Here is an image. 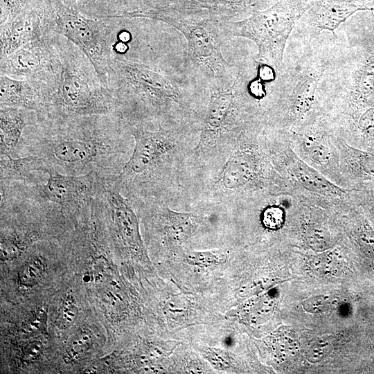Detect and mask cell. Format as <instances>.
Instances as JSON below:
<instances>
[{
	"mask_svg": "<svg viewBox=\"0 0 374 374\" xmlns=\"http://www.w3.org/2000/svg\"><path fill=\"white\" fill-rule=\"evenodd\" d=\"M127 134L125 123L114 114L39 118L26 128L11 155L37 156L67 175L95 172L113 178L125 163Z\"/></svg>",
	"mask_w": 374,
	"mask_h": 374,
	"instance_id": "6da1fadb",
	"label": "cell"
},
{
	"mask_svg": "<svg viewBox=\"0 0 374 374\" xmlns=\"http://www.w3.org/2000/svg\"><path fill=\"white\" fill-rule=\"evenodd\" d=\"M58 68L49 84L46 114L38 118H61L115 112V98L87 55L64 37L55 33Z\"/></svg>",
	"mask_w": 374,
	"mask_h": 374,
	"instance_id": "7a4b0ae2",
	"label": "cell"
},
{
	"mask_svg": "<svg viewBox=\"0 0 374 374\" xmlns=\"http://www.w3.org/2000/svg\"><path fill=\"white\" fill-rule=\"evenodd\" d=\"M105 82L115 98L114 114L127 125H144L180 103L169 80L143 63L114 57Z\"/></svg>",
	"mask_w": 374,
	"mask_h": 374,
	"instance_id": "3957f363",
	"label": "cell"
},
{
	"mask_svg": "<svg viewBox=\"0 0 374 374\" xmlns=\"http://www.w3.org/2000/svg\"><path fill=\"white\" fill-rule=\"evenodd\" d=\"M136 17L159 20L180 31L187 40L191 62L207 80L208 85L228 87L234 81L238 72L222 55L221 46L226 39L219 23L211 20L190 23L154 8L129 12L123 16V18Z\"/></svg>",
	"mask_w": 374,
	"mask_h": 374,
	"instance_id": "277c9868",
	"label": "cell"
},
{
	"mask_svg": "<svg viewBox=\"0 0 374 374\" xmlns=\"http://www.w3.org/2000/svg\"><path fill=\"white\" fill-rule=\"evenodd\" d=\"M311 6L299 0H281L263 12L238 22L219 23L226 37H245L256 44L260 62L278 71L283 59L287 40L296 21Z\"/></svg>",
	"mask_w": 374,
	"mask_h": 374,
	"instance_id": "5b68a950",
	"label": "cell"
},
{
	"mask_svg": "<svg viewBox=\"0 0 374 374\" xmlns=\"http://www.w3.org/2000/svg\"><path fill=\"white\" fill-rule=\"evenodd\" d=\"M247 84L240 69L229 86L208 85L210 100L195 148L197 152L206 150L229 133L236 131L244 134L256 132L259 125L258 120L256 116L246 112L252 101L257 100L249 94Z\"/></svg>",
	"mask_w": 374,
	"mask_h": 374,
	"instance_id": "8992f818",
	"label": "cell"
},
{
	"mask_svg": "<svg viewBox=\"0 0 374 374\" xmlns=\"http://www.w3.org/2000/svg\"><path fill=\"white\" fill-rule=\"evenodd\" d=\"M53 16L52 31L64 37L89 59L105 82L114 59L117 18H89L60 0H51Z\"/></svg>",
	"mask_w": 374,
	"mask_h": 374,
	"instance_id": "52a82bcc",
	"label": "cell"
},
{
	"mask_svg": "<svg viewBox=\"0 0 374 374\" xmlns=\"http://www.w3.org/2000/svg\"><path fill=\"white\" fill-rule=\"evenodd\" d=\"M46 181L0 182L26 198L51 205L64 214L78 215L100 193L105 178L97 173L67 175L48 167Z\"/></svg>",
	"mask_w": 374,
	"mask_h": 374,
	"instance_id": "ba28073f",
	"label": "cell"
},
{
	"mask_svg": "<svg viewBox=\"0 0 374 374\" xmlns=\"http://www.w3.org/2000/svg\"><path fill=\"white\" fill-rule=\"evenodd\" d=\"M263 147L256 134L243 138L227 159L217 182L230 190H265L286 184Z\"/></svg>",
	"mask_w": 374,
	"mask_h": 374,
	"instance_id": "9c48e42d",
	"label": "cell"
},
{
	"mask_svg": "<svg viewBox=\"0 0 374 374\" xmlns=\"http://www.w3.org/2000/svg\"><path fill=\"white\" fill-rule=\"evenodd\" d=\"M298 156L335 184L348 190L341 174L335 133L319 114L292 130H285Z\"/></svg>",
	"mask_w": 374,
	"mask_h": 374,
	"instance_id": "30bf717a",
	"label": "cell"
},
{
	"mask_svg": "<svg viewBox=\"0 0 374 374\" xmlns=\"http://www.w3.org/2000/svg\"><path fill=\"white\" fill-rule=\"evenodd\" d=\"M266 151L277 171L291 184L327 197H344L348 190L328 179L292 149L285 130H279Z\"/></svg>",
	"mask_w": 374,
	"mask_h": 374,
	"instance_id": "8fae6325",
	"label": "cell"
},
{
	"mask_svg": "<svg viewBox=\"0 0 374 374\" xmlns=\"http://www.w3.org/2000/svg\"><path fill=\"white\" fill-rule=\"evenodd\" d=\"M126 126L134 139V146L130 157L116 177L121 188L158 167L175 146L171 132L161 123L156 131H149L142 124Z\"/></svg>",
	"mask_w": 374,
	"mask_h": 374,
	"instance_id": "7c38bea8",
	"label": "cell"
},
{
	"mask_svg": "<svg viewBox=\"0 0 374 374\" xmlns=\"http://www.w3.org/2000/svg\"><path fill=\"white\" fill-rule=\"evenodd\" d=\"M54 34L50 32L1 57L0 74L50 83L58 68Z\"/></svg>",
	"mask_w": 374,
	"mask_h": 374,
	"instance_id": "4fadbf2b",
	"label": "cell"
},
{
	"mask_svg": "<svg viewBox=\"0 0 374 374\" xmlns=\"http://www.w3.org/2000/svg\"><path fill=\"white\" fill-rule=\"evenodd\" d=\"M53 6L44 0L35 8L0 26V57H3L26 44L52 31Z\"/></svg>",
	"mask_w": 374,
	"mask_h": 374,
	"instance_id": "5bb4252c",
	"label": "cell"
},
{
	"mask_svg": "<svg viewBox=\"0 0 374 374\" xmlns=\"http://www.w3.org/2000/svg\"><path fill=\"white\" fill-rule=\"evenodd\" d=\"M50 96L49 85L45 82L16 79L1 74V107H17L33 111L39 118L45 114Z\"/></svg>",
	"mask_w": 374,
	"mask_h": 374,
	"instance_id": "9a60e30c",
	"label": "cell"
},
{
	"mask_svg": "<svg viewBox=\"0 0 374 374\" xmlns=\"http://www.w3.org/2000/svg\"><path fill=\"white\" fill-rule=\"evenodd\" d=\"M335 142L339 151L341 172L348 190L355 184L374 180V148H355L337 135Z\"/></svg>",
	"mask_w": 374,
	"mask_h": 374,
	"instance_id": "2e32d148",
	"label": "cell"
},
{
	"mask_svg": "<svg viewBox=\"0 0 374 374\" xmlns=\"http://www.w3.org/2000/svg\"><path fill=\"white\" fill-rule=\"evenodd\" d=\"M38 121L37 114L22 108L1 106L0 109V152L11 154L26 128Z\"/></svg>",
	"mask_w": 374,
	"mask_h": 374,
	"instance_id": "e0dca14e",
	"label": "cell"
},
{
	"mask_svg": "<svg viewBox=\"0 0 374 374\" xmlns=\"http://www.w3.org/2000/svg\"><path fill=\"white\" fill-rule=\"evenodd\" d=\"M1 181L6 183H31L39 180L35 176L44 175L47 166L37 156L12 157L10 154H1Z\"/></svg>",
	"mask_w": 374,
	"mask_h": 374,
	"instance_id": "ac0fdd59",
	"label": "cell"
},
{
	"mask_svg": "<svg viewBox=\"0 0 374 374\" xmlns=\"http://www.w3.org/2000/svg\"><path fill=\"white\" fill-rule=\"evenodd\" d=\"M367 9L350 0H321L312 9L313 23L318 29L330 30L334 34L339 26L355 12Z\"/></svg>",
	"mask_w": 374,
	"mask_h": 374,
	"instance_id": "d6986e66",
	"label": "cell"
},
{
	"mask_svg": "<svg viewBox=\"0 0 374 374\" xmlns=\"http://www.w3.org/2000/svg\"><path fill=\"white\" fill-rule=\"evenodd\" d=\"M160 217L168 239L175 242H182L189 238L199 220L193 213L177 212L166 206L160 209Z\"/></svg>",
	"mask_w": 374,
	"mask_h": 374,
	"instance_id": "ffe728a7",
	"label": "cell"
},
{
	"mask_svg": "<svg viewBox=\"0 0 374 374\" xmlns=\"http://www.w3.org/2000/svg\"><path fill=\"white\" fill-rule=\"evenodd\" d=\"M324 199V198H323ZM322 199V200L323 199ZM321 204L316 210L312 217L326 202ZM321 200L314 208L306 223L303 225L302 239L303 244L309 249L314 251H325L329 249L333 244V238L328 226L319 220L312 217L310 219L315 207L322 201Z\"/></svg>",
	"mask_w": 374,
	"mask_h": 374,
	"instance_id": "44dd1931",
	"label": "cell"
},
{
	"mask_svg": "<svg viewBox=\"0 0 374 374\" xmlns=\"http://www.w3.org/2000/svg\"><path fill=\"white\" fill-rule=\"evenodd\" d=\"M125 0H78L77 9L93 19L118 18L124 12Z\"/></svg>",
	"mask_w": 374,
	"mask_h": 374,
	"instance_id": "7402d4cb",
	"label": "cell"
},
{
	"mask_svg": "<svg viewBox=\"0 0 374 374\" xmlns=\"http://www.w3.org/2000/svg\"><path fill=\"white\" fill-rule=\"evenodd\" d=\"M46 265L45 260L39 254H35L30 258L18 270L19 284L25 287L37 285L44 276Z\"/></svg>",
	"mask_w": 374,
	"mask_h": 374,
	"instance_id": "603a6c76",
	"label": "cell"
},
{
	"mask_svg": "<svg viewBox=\"0 0 374 374\" xmlns=\"http://www.w3.org/2000/svg\"><path fill=\"white\" fill-rule=\"evenodd\" d=\"M348 195L362 208L366 217L374 222V180L353 186L348 189Z\"/></svg>",
	"mask_w": 374,
	"mask_h": 374,
	"instance_id": "cb8c5ba5",
	"label": "cell"
},
{
	"mask_svg": "<svg viewBox=\"0 0 374 374\" xmlns=\"http://www.w3.org/2000/svg\"><path fill=\"white\" fill-rule=\"evenodd\" d=\"M93 336L91 331L86 328L76 332L69 339L64 352V360L75 362L90 348L93 344Z\"/></svg>",
	"mask_w": 374,
	"mask_h": 374,
	"instance_id": "d4e9b609",
	"label": "cell"
},
{
	"mask_svg": "<svg viewBox=\"0 0 374 374\" xmlns=\"http://www.w3.org/2000/svg\"><path fill=\"white\" fill-rule=\"evenodd\" d=\"M44 0H0V25L10 21L40 4Z\"/></svg>",
	"mask_w": 374,
	"mask_h": 374,
	"instance_id": "484cf974",
	"label": "cell"
},
{
	"mask_svg": "<svg viewBox=\"0 0 374 374\" xmlns=\"http://www.w3.org/2000/svg\"><path fill=\"white\" fill-rule=\"evenodd\" d=\"M312 264L314 269L321 271L325 274H338L343 265V260L341 259L338 252L332 251H325L322 253L314 257L312 260Z\"/></svg>",
	"mask_w": 374,
	"mask_h": 374,
	"instance_id": "4316f807",
	"label": "cell"
},
{
	"mask_svg": "<svg viewBox=\"0 0 374 374\" xmlns=\"http://www.w3.org/2000/svg\"><path fill=\"white\" fill-rule=\"evenodd\" d=\"M78 315V308L75 300L71 295L66 296L58 310L56 318L57 326L66 329L72 326Z\"/></svg>",
	"mask_w": 374,
	"mask_h": 374,
	"instance_id": "83f0119b",
	"label": "cell"
},
{
	"mask_svg": "<svg viewBox=\"0 0 374 374\" xmlns=\"http://www.w3.org/2000/svg\"><path fill=\"white\" fill-rule=\"evenodd\" d=\"M186 260L190 265L208 267L222 262L226 256L220 251H190Z\"/></svg>",
	"mask_w": 374,
	"mask_h": 374,
	"instance_id": "f1b7e54d",
	"label": "cell"
},
{
	"mask_svg": "<svg viewBox=\"0 0 374 374\" xmlns=\"http://www.w3.org/2000/svg\"><path fill=\"white\" fill-rule=\"evenodd\" d=\"M374 91V62L364 66L360 75L357 84V94H351L350 97L367 98Z\"/></svg>",
	"mask_w": 374,
	"mask_h": 374,
	"instance_id": "f546056e",
	"label": "cell"
},
{
	"mask_svg": "<svg viewBox=\"0 0 374 374\" xmlns=\"http://www.w3.org/2000/svg\"><path fill=\"white\" fill-rule=\"evenodd\" d=\"M44 346L42 341L33 340L26 344L21 352V360L24 364H30L37 360L42 355Z\"/></svg>",
	"mask_w": 374,
	"mask_h": 374,
	"instance_id": "4dcf8cb0",
	"label": "cell"
},
{
	"mask_svg": "<svg viewBox=\"0 0 374 374\" xmlns=\"http://www.w3.org/2000/svg\"><path fill=\"white\" fill-rule=\"evenodd\" d=\"M206 358L216 368L226 369L231 364V359L229 354L222 349L208 348L205 351Z\"/></svg>",
	"mask_w": 374,
	"mask_h": 374,
	"instance_id": "1f68e13d",
	"label": "cell"
},
{
	"mask_svg": "<svg viewBox=\"0 0 374 374\" xmlns=\"http://www.w3.org/2000/svg\"><path fill=\"white\" fill-rule=\"evenodd\" d=\"M46 321V311L40 308L33 312L25 321L24 329L27 332H36L42 331L45 326Z\"/></svg>",
	"mask_w": 374,
	"mask_h": 374,
	"instance_id": "d6a6232c",
	"label": "cell"
},
{
	"mask_svg": "<svg viewBox=\"0 0 374 374\" xmlns=\"http://www.w3.org/2000/svg\"><path fill=\"white\" fill-rule=\"evenodd\" d=\"M330 348V344L329 342L319 340L308 348L306 355L309 361L317 362L327 354Z\"/></svg>",
	"mask_w": 374,
	"mask_h": 374,
	"instance_id": "836d02e7",
	"label": "cell"
},
{
	"mask_svg": "<svg viewBox=\"0 0 374 374\" xmlns=\"http://www.w3.org/2000/svg\"><path fill=\"white\" fill-rule=\"evenodd\" d=\"M328 305L329 300L326 296H323L309 299L303 303V308L310 312L323 311L328 308Z\"/></svg>",
	"mask_w": 374,
	"mask_h": 374,
	"instance_id": "e575fe53",
	"label": "cell"
},
{
	"mask_svg": "<svg viewBox=\"0 0 374 374\" xmlns=\"http://www.w3.org/2000/svg\"><path fill=\"white\" fill-rule=\"evenodd\" d=\"M263 82L257 78L247 84V89L249 94L257 100L262 99L266 96L267 92Z\"/></svg>",
	"mask_w": 374,
	"mask_h": 374,
	"instance_id": "d590c367",
	"label": "cell"
},
{
	"mask_svg": "<svg viewBox=\"0 0 374 374\" xmlns=\"http://www.w3.org/2000/svg\"><path fill=\"white\" fill-rule=\"evenodd\" d=\"M258 78L262 82L272 81L276 78L275 69L270 65L260 62L257 69Z\"/></svg>",
	"mask_w": 374,
	"mask_h": 374,
	"instance_id": "8d00e7d4",
	"label": "cell"
},
{
	"mask_svg": "<svg viewBox=\"0 0 374 374\" xmlns=\"http://www.w3.org/2000/svg\"><path fill=\"white\" fill-rule=\"evenodd\" d=\"M60 1L66 7L71 9L78 10L77 9L78 0H60Z\"/></svg>",
	"mask_w": 374,
	"mask_h": 374,
	"instance_id": "74e56055",
	"label": "cell"
}]
</instances>
